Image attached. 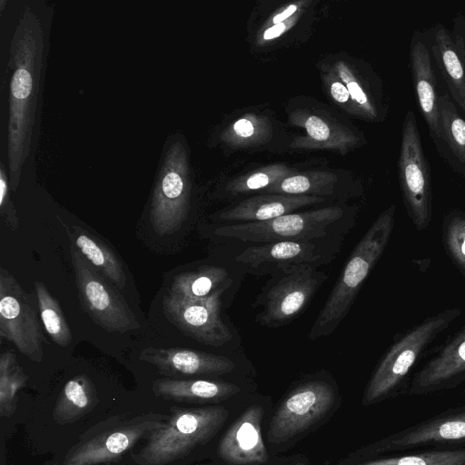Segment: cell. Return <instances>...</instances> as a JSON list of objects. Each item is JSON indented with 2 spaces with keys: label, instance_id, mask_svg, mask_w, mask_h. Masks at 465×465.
Masks as SVG:
<instances>
[{
  "label": "cell",
  "instance_id": "20",
  "mask_svg": "<svg viewBox=\"0 0 465 465\" xmlns=\"http://www.w3.org/2000/svg\"><path fill=\"white\" fill-rule=\"evenodd\" d=\"M323 259L312 241H281L250 246L240 252L236 262L254 269L275 267L280 271L294 265L311 264Z\"/></svg>",
  "mask_w": 465,
  "mask_h": 465
},
{
  "label": "cell",
  "instance_id": "23",
  "mask_svg": "<svg viewBox=\"0 0 465 465\" xmlns=\"http://www.w3.org/2000/svg\"><path fill=\"white\" fill-rule=\"evenodd\" d=\"M441 129L440 156L451 170L465 178V118L445 90L439 98Z\"/></svg>",
  "mask_w": 465,
  "mask_h": 465
},
{
  "label": "cell",
  "instance_id": "12",
  "mask_svg": "<svg viewBox=\"0 0 465 465\" xmlns=\"http://www.w3.org/2000/svg\"><path fill=\"white\" fill-rule=\"evenodd\" d=\"M269 289L260 322L269 327L282 325L296 317L309 303L327 275L311 264L291 266Z\"/></svg>",
  "mask_w": 465,
  "mask_h": 465
},
{
  "label": "cell",
  "instance_id": "40",
  "mask_svg": "<svg viewBox=\"0 0 465 465\" xmlns=\"http://www.w3.org/2000/svg\"><path fill=\"white\" fill-rule=\"evenodd\" d=\"M295 465H304V464H303V463H302V462H298V463H296Z\"/></svg>",
  "mask_w": 465,
  "mask_h": 465
},
{
  "label": "cell",
  "instance_id": "14",
  "mask_svg": "<svg viewBox=\"0 0 465 465\" xmlns=\"http://www.w3.org/2000/svg\"><path fill=\"white\" fill-rule=\"evenodd\" d=\"M221 296L188 300L166 294L163 300L165 317L185 335L211 346H222L232 334L220 314Z\"/></svg>",
  "mask_w": 465,
  "mask_h": 465
},
{
  "label": "cell",
  "instance_id": "36",
  "mask_svg": "<svg viewBox=\"0 0 465 465\" xmlns=\"http://www.w3.org/2000/svg\"><path fill=\"white\" fill-rule=\"evenodd\" d=\"M9 189H11L9 177L2 163L0 169V214L6 227L15 231L18 228V218L15 208L10 199Z\"/></svg>",
  "mask_w": 465,
  "mask_h": 465
},
{
  "label": "cell",
  "instance_id": "39",
  "mask_svg": "<svg viewBox=\"0 0 465 465\" xmlns=\"http://www.w3.org/2000/svg\"><path fill=\"white\" fill-rule=\"evenodd\" d=\"M297 9H298V5L297 4L290 5L284 10H282V12L276 14L272 17V24L275 25V24L282 23L283 21L288 20L289 18H291L295 14Z\"/></svg>",
  "mask_w": 465,
  "mask_h": 465
},
{
  "label": "cell",
  "instance_id": "29",
  "mask_svg": "<svg viewBox=\"0 0 465 465\" xmlns=\"http://www.w3.org/2000/svg\"><path fill=\"white\" fill-rule=\"evenodd\" d=\"M337 176L330 172L293 173L267 190L268 193L320 196L332 193Z\"/></svg>",
  "mask_w": 465,
  "mask_h": 465
},
{
  "label": "cell",
  "instance_id": "11",
  "mask_svg": "<svg viewBox=\"0 0 465 465\" xmlns=\"http://www.w3.org/2000/svg\"><path fill=\"white\" fill-rule=\"evenodd\" d=\"M166 417L149 413L125 421L75 444L65 455L63 465H96L122 459L135 443L162 426Z\"/></svg>",
  "mask_w": 465,
  "mask_h": 465
},
{
  "label": "cell",
  "instance_id": "6",
  "mask_svg": "<svg viewBox=\"0 0 465 465\" xmlns=\"http://www.w3.org/2000/svg\"><path fill=\"white\" fill-rule=\"evenodd\" d=\"M188 154L181 141L167 149L154 186L150 222L160 235L172 234L185 221L190 208Z\"/></svg>",
  "mask_w": 465,
  "mask_h": 465
},
{
  "label": "cell",
  "instance_id": "35",
  "mask_svg": "<svg viewBox=\"0 0 465 465\" xmlns=\"http://www.w3.org/2000/svg\"><path fill=\"white\" fill-rule=\"evenodd\" d=\"M358 465H465V449L420 452L371 460Z\"/></svg>",
  "mask_w": 465,
  "mask_h": 465
},
{
  "label": "cell",
  "instance_id": "19",
  "mask_svg": "<svg viewBox=\"0 0 465 465\" xmlns=\"http://www.w3.org/2000/svg\"><path fill=\"white\" fill-rule=\"evenodd\" d=\"M465 441V406L437 415L403 430L381 443V450Z\"/></svg>",
  "mask_w": 465,
  "mask_h": 465
},
{
  "label": "cell",
  "instance_id": "31",
  "mask_svg": "<svg viewBox=\"0 0 465 465\" xmlns=\"http://www.w3.org/2000/svg\"><path fill=\"white\" fill-rule=\"evenodd\" d=\"M28 377L12 351L0 355V414L10 417L15 410L17 391L25 385Z\"/></svg>",
  "mask_w": 465,
  "mask_h": 465
},
{
  "label": "cell",
  "instance_id": "33",
  "mask_svg": "<svg viewBox=\"0 0 465 465\" xmlns=\"http://www.w3.org/2000/svg\"><path fill=\"white\" fill-rule=\"evenodd\" d=\"M442 240L445 250L465 276V213L460 209L448 212L442 221Z\"/></svg>",
  "mask_w": 465,
  "mask_h": 465
},
{
  "label": "cell",
  "instance_id": "13",
  "mask_svg": "<svg viewBox=\"0 0 465 465\" xmlns=\"http://www.w3.org/2000/svg\"><path fill=\"white\" fill-rule=\"evenodd\" d=\"M422 32L446 91L465 115V15L457 13L451 28L437 23Z\"/></svg>",
  "mask_w": 465,
  "mask_h": 465
},
{
  "label": "cell",
  "instance_id": "30",
  "mask_svg": "<svg viewBox=\"0 0 465 465\" xmlns=\"http://www.w3.org/2000/svg\"><path fill=\"white\" fill-rule=\"evenodd\" d=\"M35 287L40 317L46 332L57 345L66 347L72 341V333L59 302L42 282H35Z\"/></svg>",
  "mask_w": 465,
  "mask_h": 465
},
{
  "label": "cell",
  "instance_id": "3",
  "mask_svg": "<svg viewBox=\"0 0 465 465\" xmlns=\"http://www.w3.org/2000/svg\"><path fill=\"white\" fill-rule=\"evenodd\" d=\"M223 406L173 408L163 424L151 431L141 450L133 454L136 465H168L209 442L224 424Z\"/></svg>",
  "mask_w": 465,
  "mask_h": 465
},
{
  "label": "cell",
  "instance_id": "37",
  "mask_svg": "<svg viewBox=\"0 0 465 465\" xmlns=\"http://www.w3.org/2000/svg\"><path fill=\"white\" fill-rule=\"evenodd\" d=\"M326 81L328 83L330 94L337 103L346 104L351 101L353 104L347 87L339 77L337 78L335 74H331L327 76Z\"/></svg>",
  "mask_w": 465,
  "mask_h": 465
},
{
  "label": "cell",
  "instance_id": "7",
  "mask_svg": "<svg viewBox=\"0 0 465 465\" xmlns=\"http://www.w3.org/2000/svg\"><path fill=\"white\" fill-rule=\"evenodd\" d=\"M72 265L80 302L89 317L109 332L124 333L140 328L135 314L116 287L71 245Z\"/></svg>",
  "mask_w": 465,
  "mask_h": 465
},
{
  "label": "cell",
  "instance_id": "32",
  "mask_svg": "<svg viewBox=\"0 0 465 465\" xmlns=\"http://www.w3.org/2000/svg\"><path fill=\"white\" fill-rule=\"evenodd\" d=\"M272 134L270 121L253 114L244 115L224 130L221 139L234 147L261 144Z\"/></svg>",
  "mask_w": 465,
  "mask_h": 465
},
{
  "label": "cell",
  "instance_id": "9",
  "mask_svg": "<svg viewBox=\"0 0 465 465\" xmlns=\"http://www.w3.org/2000/svg\"><path fill=\"white\" fill-rule=\"evenodd\" d=\"M0 337L30 360L44 358L43 336L27 293L6 269H0Z\"/></svg>",
  "mask_w": 465,
  "mask_h": 465
},
{
  "label": "cell",
  "instance_id": "34",
  "mask_svg": "<svg viewBox=\"0 0 465 465\" xmlns=\"http://www.w3.org/2000/svg\"><path fill=\"white\" fill-rule=\"evenodd\" d=\"M293 173H295V170L285 164H270L239 176L227 185V190L234 194L262 189L267 190L279 181Z\"/></svg>",
  "mask_w": 465,
  "mask_h": 465
},
{
  "label": "cell",
  "instance_id": "28",
  "mask_svg": "<svg viewBox=\"0 0 465 465\" xmlns=\"http://www.w3.org/2000/svg\"><path fill=\"white\" fill-rule=\"evenodd\" d=\"M335 71L347 87L358 114L371 121L384 117L385 107L381 94L373 91L370 84H363L345 63L337 62Z\"/></svg>",
  "mask_w": 465,
  "mask_h": 465
},
{
  "label": "cell",
  "instance_id": "38",
  "mask_svg": "<svg viewBox=\"0 0 465 465\" xmlns=\"http://www.w3.org/2000/svg\"><path fill=\"white\" fill-rule=\"evenodd\" d=\"M297 18L298 16L292 15L286 21L272 25V26L268 27L262 34V40L268 41L279 37L295 24Z\"/></svg>",
  "mask_w": 465,
  "mask_h": 465
},
{
  "label": "cell",
  "instance_id": "5",
  "mask_svg": "<svg viewBox=\"0 0 465 465\" xmlns=\"http://www.w3.org/2000/svg\"><path fill=\"white\" fill-rule=\"evenodd\" d=\"M397 167L407 213L415 228L423 231L432 218L431 172L412 110L403 117Z\"/></svg>",
  "mask_w": 465,
  "mask_h": 465
},
{
  "label": "cell",
  "instance_id": "15",
  "mask_svg": "<svg viewBox=\"0 0 465 465\" xmlns=\"http://www.w3.org/2000/svg\"><path fill=\"white\" fill-rule=\"evenodd\" d=\"M409 66L420 112L430 139L440 153L441 129L439 110V87L433 60L422 31L414 30L409 45Z\"/></svg>",
  "mask_w": 465,
  "mask_h": 465
},
{
  "label": "cell",
  "instance_id": "22",
  "mask_svg": "<svg viewBox=\"0 0 465 465\" xmlns=\"http://www.w3.org/2000/svg\"><path fill=\"white\" fill-rule=\"evenodd\" d=\"M152 389L157 397L183 402L223 401L240 391V387L231 382L172 378L155 380Z\"/></svg>",
  "mask_w": 465,
  "mask_h": 465
},
{
  "label": "cell",
  "instance_id": "8",
  "mask_svg": "<svg viewBox=\"0 0 465 465\" xmlns=\"http://www.w3.org/2000/svg\"><path fill=\"white\" fill-rule=\"evenodd\" d=\"M343 214L340 207L288 213L272 220L227 224L215 229L220 237L246 242L268 243L281 241H312L327 234L328 228Z\"/></svg>",
  "mask_w": 465,
  "mask_h": 465
},
{
  "label": "cell",
  "instance_id": "2",
  "mask_svg": "<svg viewBox=\"0 0 465 465\" xmlns=\"http://www.w3.org/2000/svg\"><path fill=\"white\" fill-rule=\"evenodd\" d=\"M395 210L394 204L384 210L352 251L312 328L311 339L332 332L348 313L363 282L389 242L394 225Z\"/></svg>",
  "mask_w": 465,
  "mask_h": 465
},
{
  "label": "cell",
  "instance_id": "17",
  "mask_svg": "<svg viewBox=\"0 0 465 465\" xmlns=\"http://www.w3.org/2000/svg\"><path fill=\"white\" fill-rule=\"evenodd\" d=\"M139 358L172 379L221 375L235 368L234 362L226 357L184 348L147 347L140 352Z\"/></svg>",
  "mask_w": 465,
  "mask_h": 465
},
{
  "label": "cell",
  "instance_id": "4",
  "mask_svg": "<svg viewBox=\"0 0 465 465\" xmlns=\"http://www.w3.org/2000/svg\"><path fill=\"white\" fill-rule=\"evenodd\" d=\"M460 313V308H452L427 317L393 343L369 381L363 404L377 402L398 389L421 354Z\"/></svg>",
  "mask_w": 465,
  "mask_h": 465
},
{
  "label": "cell",
  "instance_id": "21",
  "mask_svg": "<svg viewBox=\"0 0 465 465\" xmlns=\"http://www.w3.org/2000/svg\"><path fill=\"white\" fill-rule=\"evenodd\" d=\"M322 202H324V198L320 196L268 193L243 200L235 206L222 212L219 217L228 222H263Z\"/></svg>",
  "mask_w": 465,
  "mask_h": 465
},
{
  "label": "cell",
  "instance_id": "16",
  "mask_svg": "<svg viewBox=\"0 0 465 465\" xmlns=\"http://www.w3.org/2000/svg\"><path fill=\"white\" fill-rule=\"evenodd\" d=\"M465 382V325L414 375L409 393L421 395Z\"/></svg>",
  "mask_w": 465,
  "mask_h": 465
},
{
  "label": "cell",
  "instance_id": "27",
  "mask_svg": "<svg viewBox=\"0 0 465 465\" xmlns=\"http://www.w3.org/2000/svg\"><path fill=\"white\" fill-rule=\"evenodd\" d=\"M306 136L298 137L292 143L295 148H331L341 153L360 143V138L351 131L332 125L320 116L310 114L302 124Z\"/></svg>",
  "mask_w": 465,
  "mask_h": 465
},
{
  "label": "cell",
  "instance_id": "25",
  "mask_svg": "<svg viewBox=\"0 0 465 465\" xmlns=\"http://www.w3.org/2000/svg\"><path fill=\"white\" fill-rule=\"evenodd\" d=\"M97 402V391L92 381L84 374L77 375L64 384L55 402L53 419L59 425L75 422Z\"/></svg>",
  "mask_w": 465,
  "mask_h": 465
},
{
  "label": "cell",
  "instance_id": "24",
  "mask_svg": "<svg viewBox=\"0 0 465 465\" xmlns=\"http://www.w3.org/2000/svg\"><path fill=\"white\" fill-rule=\"evenodd\" d=\"M232 280L227 270L219 266L201 267L173 278L170 294L188 300H205L221 296Z\"/></svg>",
  "mask_w": 465,
  "mask_h": 465
},
{
  "label": "cell",
  "instance_id": "26",
  "mask_svg": "<svg viewBox=\"0 0 465 465\" xmlns=\"http://www.w3.org/2000/svg\"><path fill=\"white\" fill-rule=\"evenodd\" d=\"M69 235L70 239L74 240L75 248L99 273L117 289L124 288L126 275L122 263L107 245L79 227H75Z\"/></svg>",
  "mask_w": 465,
  "mask_h": 465
},
{
  "label": "cell",
  "instance_id": "10",
  "mask_svg": "<svg viewBox=\"0 0 465 465\" xmlns=\"http://www.w3.org/2000/svg\"><path fill=\"white\" fill-rule=\"evenodd\" d=\"M332 387L324 381L303 383L292 391L275 411L267 432L270 443H283L304 432L331 409Z\"/></svg>",
  "mask_w": 465,
  "mask_h": 465
},
{
  "label": "cell",
  "instance_id": "1",
  "mask_svg": "<svg viewBox=\"0 0 465 465\" xmlns=\"http://www.w3.org/2000/svg\"><path fill=\"white\" fill-rule=\"evenodd\" d=\"M44 32L36 15L25 8L12 38L8 69L7 160L10 188L17 189L29 154L44 57Z\"/></svg>",
  "mask_w": 465,
  "mask_h": 465
},
{
  "label": "cell",
  "instance_id": "18",
  "mask_svg": "<svg viewBox=\"0 0 465 465\" xmlns=\"http://www.w3.org/2000/svg\"><path fill=\"white\" fill-rule=\"evenodd\" d=\"M263 410L259 405L248 407L232 424L219 442V457L236 465L262 464L269 455L262 436Z\"/></svg>",
  "mask_w": 465,
  "mask_h": 465
}]
</instances>
